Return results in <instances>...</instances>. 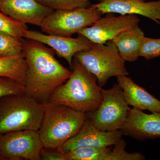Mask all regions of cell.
Masks as SVG:
<instances>
[{
  "mask_svg": "<svg viewBox=\"0 0 160 160\" xmlns=\"http://www.w3.org/2000/svg\"><path fill=\"white\" fill-rule=\"evenodd\" d=\"M27 63L26 94L43 104L48 102L53 91L72 73L54 57V51L42 43L22 39Z\"/></svg>",
  "mask_w": 160,
  "mask_h": 160,
  "instance_id": "6da1fadb",
  "label": "cell"
},
{
  "mask_svg": "<svg viewBox=\"0 0 160 160\" xmlns=\"http://www.w3.org/2000/svg\"><path fill=\"white\" fill-rule=\"evenodd\" d=\"M72 73L53 91L48 103L65 105L85 112L95 111L102 100V87L96 78L73 58Z\"/></svg>",
  "mask_w": 160,
  "mask_h": 160,
  "instance_id": "7a4b0ae2",
  "label": "cell"
},
{
  "mask_svg": "<svg viewBox=\"0 0 160 160\" xmlns=\"http://www.w3.org/2000/svg\"><path fill=\"white\" fill-rule=\"evenodd\" d=\"M87 118V113L69 106L46 103L38 131L43 147L58 149L77 133Z\"/></svg>",
  "mask_w": 160,
  "mask_h": 160,
  "instance_id": "3957f363",
  "label": "cell"
},
{
  "mask_svg": "<svg viewBox=\"0 0 160 160\" xmlns=\"http://www.w3.org/2000/svg\"><path fill=\"white\" fill-rule=\"evenodd\" d=\"M45 104L26 94L6 97L0 100V134L10 132L38 131Z\"/></svg>",
  "mask_w": 160,
  "mask_h": 160,
  "instance_id": "277c9868",
  "label": "cell"
},
{
  "mask_svg": "<svg viewBox=\"0 0 160 160\" xmlns=\"http://www.w3.org/2000/svg\"><path fill=\"white\" fill-rule=\"evenodd\" d=\"M74 57L95 77L101 87L110 78L129 75L126 62L112 41L106 44L92 43L89 48L78 52Z\"/></svg>",
  "mask_w": 160,
  "mask_h": 160,
  "instance_id": "5b68a950",
  "label": "cell"
},
{
  "mask_svg": "<svg viewBox=\"0 0 160 160\" xmlns=\"http://www.w3.org/2000/svg\"><path fill=\"white\" fill-rule=\"evenodd\" d=\"M102 100L95 111L88 112L91 122L102 131L120 130L128 117L130 107L125 100L122 89L118 84L102 89Z\"/></svg>",
  "mask_w": 160,
  "mask_h": 160,
  "instance_id": "8992f818",
  "label": "cell"
},
{
  "mask_svg": "<svg viewBox=\"0 0 160 160\" xmlns=\"http://www.w3.org/2000/svg\"><path fill=\"white\" fill-rule=\"evenodd\" d=\"M102 13L91 6L71 10H54L42 22V31L46 34L71 37L92 26Z\"/></svg>",
  "mask_w": 160,
  "mask_h": 160,
  "instance_id": "52a82bcc",
  "label": "cell"
},
{
  "mask_svg": "<svg viewBox=\"0 0 160 160\" xmlns=\"http://www.w3.org/2000/svg\"><path fill=\"white\" fill-rule=\"evenodd\" d=\"M38 131L26 130L0 134V160H40L43 148Z\"/></svg>",
  "mask_w": 160,
  "mask_h": 160,
  "instance_id": "ba28073f",
  "label": "cell"
},
{
  "mask_svg": "<svg viewBox=\"0 0 160 160\" xmlns=\"http://www.w3.org/2000/svg\"><path fill=\"white\" fill-rule=\"evenodd\" d=\"M140 20L136 15L108 16L101 18L92 26L84 28L78 34L95 44H106L123 32L138 26Z\"/></svg>",
  "mask_w": 160,
  "mask_h": 160,
  "instance_id": "9c48e42d",
  "label": "cell"
},
{
  "mask_svg": "<svg viewBox=\"0 0 160 160\" xmlns=\"http://www.w3.org/2000/svg\"><path fill=\"white\" fill-rule=\"evenodd\" d=\"M123 135L120 130L113 131L100 130L87 118L77 133L58 149L65 152L81 147H110L122 139Z\"/></svg>",
  "mask_w": 160,
  "mask_h": 160,
  "instance_id": "30bf717a",
  "label": "cell"
},
{
  "mask_svg": "<svg viewBox=\"0 0 160 160\" xmlns=\"http://www.w3.org/2000/svg\"><path fill=\"white\" fill-rule=\"evenodd\" d=\"M78 35V38H73L44 34L40 32L27 29L24 33L23 38L34 40L51 47L59 57L66 60L72 68L75 55L79 52L88 49L92 44L86 38Z\"/></svg>",
  "mask_w": 160,
  "mask_h": 160,
  "instance_id": "8fae6325",
  "label": "cell"
},
{
  "mask_svg": "<svg viewBox=\"0 0 160 160\" xmlns=\"http://www.w3.org/2000/svg\"><path fill=\"white\" fill-rule=\"evenodd\" d=\"M91 6L103 15H139L160 25V0L148 2L144 0H103Z\"/></svg>",
  "mask_w": 160,
  "mask_h": 160,
  "instance_id": "7c38bea8",
  "label": "cell"
},
{
  "mask_svg": "<svg viewBox=\"0 0 160 160\" xmlns=\"http://www.w3.org/2000/svg\"><path fill=\"white\" fill-rule=\"evenodd\" d=\"M0 11L20 23L40 26L44 19L54 10L36 0H2Z\"/></svg>",
  "mask_w": 160,
  "mask_h": 160,
  "instance_id": "4fadbf2b",
  "label": "cell"
},
{
  "mask_svg": "<svg viewBox=\"0 0 160 160\" xmlns=\"http://www.w3.org/2000/svg\"><path fill=\"white\" fill-rule=\"evenodd\" d=\"M121 131L140 141L160 138V113L147 114L142 110L130 108Z\"/></svg>",
  "mask_w": 160,
  "mask_h": 160,
  "instance_id": "5bb4252c",
  "label": "cell"
},
{
  "mask_svg": "<svg viewBox=\"0 0 160 160\" xmlns=\"http://www.w3.org/2000/svg\"><path fill=\"white\" fill-rule=\"evenodd\" d=\"M118 84L122 88L129 106L139 110H148L160 113V101L133 82L128 76L118 77Z\"/></svg>",
  "mask_w": 160,
  "mask_h": 160,
  "instance_id": "9a60e30c",
  "label": "cell"
},
{
  "mask_svg": "<svg viewBox=\"0 0 160 160\" xmlns=\"http://www.w3.org/2000/svg\"><path fill=\"white\" fill-rule=\"evenodd\" d=\"M144 36V32L138 26L123 32L112 41L123 60L132 62L139 58V50Z\"/></svg>",
  "mask_w": 160,
  "mask_h": 160,
  "instance_id": "2e32d148",
  "label": "cell"
},
{
  "mask_svg": "<svg viewBox=\"0 0 160 160\" xmlns=\"http://www.w3.org/2000/svg\"><path fill=\"white\" fill-rule=\"evenodd\" d=\"M27 70L25 56L0 57V77L13 79L25 85Z\"/></svg>",
  "mask_w": 160,
  "mask_h": 160,
  "instance_id": "e0dca14e",
  "label": "cell"
},
{
  "mask_svg": "<svg viewBox=\"0 0 160 160\" xmlns=\"http://www.w3.org/2000/svg\"><path fill=\"white\" fill-rule=\"evenodd\" d=\"M111 147H81L63 152L66 160H106Z\"/></svg>",
  "mask_w": 160,
  "mask_h": 160,
  "instance_id": "ac0fdd59",
  "label": "cell"
},
{
  "mask_svg": "<svg viewBox=\"0 0 160 160\" xmlns=\"http://www.w3.org/2000/svg\"><path fill=\"white\" fill-rule=\"evenodd\" d=\"M22 38L0 32V57L25 56Z\"/></svg>",
  "mask_w": 160,
  "mask_h": 160,
  "instance_id": "d6986e66",
  "label": "cell"
},
{
  "mask_svg": "<svg viewBox=\"0 0 160 160\" xmlns=\"http://www.w3.org/2000/svg\"><path fill=\"white\" fill-rule=\"evenodd\" d=\"M27 29L26 24L15 21L0 11V32L21 39Z\"/></svg>",
  "mask_w": 160,
  "mask_h": 160,
  "instance_id": "ffe728a7",
  "label": "cell"
},
{
  "mask_svg": "<svg viewBox=\"0 0 160 160\" xmlns=\"http://www.w3.org/2000/svg\"><path fill=\"white\" fill-rule=\"evenodd\" d=\"M43 6L53 10L71 9L89 7L91 6L89 0H36Z\"/></svg>",
  "mask_w": 160,
  "mask_h": 160,
  "instance_id": "44dd1931",
  "label": "cell"
},
{
  "mask_svg": "<svg viewBox=\"0 0 160 160\" xmlns=\"http://www.w3.org/2000/svg\"><path fill=\"white\" fill-rule=\"evenodd\" d=\"M106 160H143L146 158L139 152H128L126 151V143L123 139L113 145Z\"/></svg>",
  "mask_w": 160,
  "mask_h": 160,
  "instance_id": "7402d4cb",
  "label": "cell"
},
{
  "mask_svg": "<svg viewBox=\"0 0 160 160\" xmlns=\"http://www.w3.org/2000/svg\"><path fill=\"white\" fill-rule=\"evenodd\" d=\"M138 56L150 60L160 56V38L144 36L139 50Z\"/></svg>",
  "mask_w": 160,
  "mask_h": 160,
  "instance_id": "603a6c76",
  "label": "cell"
},
{
  "mask_svg": "<svg viewBox=\"0 0 160 160\" xmlns=\"http://www.w3.org/2000/svg\"><path fill=\"white\" fill-rule=\"evenodd\" d=\"M26 93L25 85L9 78L0 77V100L9 96Z\"/></svg>",
  "mask_w": 160,
  "mask_h": 160,
  "instance_id": "cb8c5ba5",
  "label": "cell"
},
{
  "mask_svg": "<svg viewBox=\"0 0 160 160\" xmlns=\"http://www.w3.org/2000/svg\"><path fill=\"white\" fill-rule=\"evenodd\" d=\"M40 156L41 160H66L65 153L58 149H49L43 147Z\"/></svg>",
  "mask_w": 160,
  "mask_h": 160,
  "instance_id": "d4e9b609",
  "label": "cell"
},
{
  "mask_svg": "<svg viewBox=\"0 0 160 160\" xmlns=\"http://www.w3.org/2000/svg\"><path fill=\"white\" fill-rule=\"evenodd\" d=\"M97 1H99V2H102V1H103V0H97Z\"/></svg>",
  "mask_w": 160,
  "mask_h": 160,
  "instance_id": "484cf974",
  "label": "cell"
},
{
  "mask_svg": "<svg viewBox=\"0 0 160 160\" xmlns=\"http://www.w3.org/2000/svg\"><path fill=\"white\" fill-rule=\"evenodd\" d=\"M0 1H2V0H0Z\"/></svg>",
  "mask_w": 160,
  "mask_h": 160,
  "instance_id": "4316f807",
  "label": "cell"
}]
</instances>
